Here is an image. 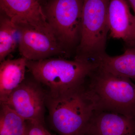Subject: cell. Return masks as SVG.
I'll list each match as a JSON object with an SVG mask.
<instances>
[{"label":"cell","mask_w":135,"mask_h":135,"mask_svg":"<svg viewBox=\"0 0 135 135\" xmlns=\"http://www.w3.org/2000/svg\"><path fill=\"white\" fill-rule=\"evenodd\" d=\"M46 107L50 127L59 135H86L90 121L97 111L85 84L64 94L52 95L47 92Z\"/></svg>","instance_id":"obj_1"},{"label":"cell","mask_w":135,"mask_h":135,"mask_svg":"<svg viewBox=\"0 0 135 135\" xmlns=\"http://www.w3.org/2000/svg\"><path fill=\"white\" fill-rule=\"evenodd\" d=\"M99 66L89 60L64 57L27 60V68L33 79L48 89L52 95L68 93L85 85L88 77Z\"/></svg>","instance_id":"obj_2"},{"label":"cell","mask_w":135,"mask_h":135,"mask_svg":"<svg viewBox=\"0 0 135 135\" xmlns=\"http://www.w3.org/2000/svg\"><path fill=\"white\" fill-rule=\"evenodd\" d=\"M85 87L93 98L97 111L135 118V84L130 79L98 66L88 77Z\"/></svg>","instance_id":"obj_3"},{"label":"cell","mask_w":135,"mask_h":135,"mask_svg":"<svg viewBox=\"0 0 135 135\" xmlns=\"http://www.w3.org/2000/svg\"><path fill=\"white\" fill-rule=\"evenodd\" d=\"M110 0H83L81 35L74 59L97 62L106 54Z\"/></svg>","instance_id":"obj_4"},{"label":"cell","mask_w":135,"mask_h":135,"mask_svg":"<svg viewBox=\"0 0 135 135\" xmlns=\"http://www.w3.org/2000/svg\"><path fill=\"white\" fill-rule=\"evenodd\" d=\"M83 0H48L44 11L53 35L70 57L75 56L81 35Z\"/></svg>","instance_id":"obj_5"},{"label":"cell","mask_w":135,"mask_h":135,"mask_svg":"<svg viewBox=\"0 0 135 135\" xmlns=\"http://www.w3.org/2000/svg\"><path fill=\"white\" fill-rule=\"evenodd\" d=\"M47 91L33 79L26 80L11 94L4 104L26 121L45 124Z\"/></svg>","instance_id":"obj_6"},{"label":"cell","mask_w":135,"mask_h":135,"mask_svg":"<svg viewBox=\"0 0 135 135\" xmlns=\"http://www.w3.org/2000/svg\"><path fill=\"white\" fill-rule=\"evenodd\" d=\"M0 9L17 27H30L55 38L39 0H0Z\"/></svg>","instance_id":"obj_7"},{"label":"cell","mask_w":135,"mask_h":135,"mask_svg":"<svg viewBox=\"0 0 135 135\" xmlns=\"http://www.w3.org/2000/svg\"><path fill=\"white\" fill-rule=\"evenodd\" d=\"M17 27L20 53L27 60L38 61L55 56L70 58L54 37L30 27Z\"/></svg>","instance_id":"obj_8"},{"label":"cell","mask_w":135,"mask_h":135,"mask_svg":"<svg viewBox=\"0 0 135 135\" xmlns=\"http://www.w3.org/2000/svg\"><path fill=\"white\" fill-rule=\"evenodd\" d=\"M126 0H110L108 18L110 36L135 48V17Z\"/></svg>","instance_id":"obj_9"},{"label":"cell","mask_w":135,"mask_h":135,"mask_svg":"<svg viewBox=\"0 0 135 135\" xmlns=\"http://www.w3.org/2000/svg\"><path fill=\"white\" fill-rule=\"evenodd\" d=\"M86 135H135V118L97 111L90 121Z\"/></svg>","instance_id":"obj_10"},{"label":"cell","mask_w":135,"mask_h":135,"mask_svg":"<svg viewBox=\"0 0 135 135\" xmlns=\"http://www.w3.org/2000/svg\"><path fill=\"white\" fill-rule=\"evenodd\" d=\"M27 60L22 57L7 59L0 65V102L4 103L9 95L25 79Z\"/></svg>","instance_id":"obj_11"},{"label":"cell","mask_w":135,"mask_h":135,"mask_svg":"<svg viewBox=\"0 0 135 135\" xmlns=\"http://www.w3.org/2000/svg\"><path fill=\"white\" fill-rule=\"evenodd\" d=\"M98 63L99 67L118 76L135 80V48L127 47L119 56L104 55Z\"/></svg>","instance_id":"obj_12"},{"label":"cell","mask_w":135,"mask_h":135,"mask_svg":"<svg viewBox=\"0 0 135 135\" xmlns=\"http://www.w3.org/2000/svg\"><path fill=\"white\" fill-rule=\"evenodd\" d=\"M26 121L7 105L1 104L0 135H26Z\"/></svg>","instance_id":"obj_13"},{"label":"cell","mask_w":135,"mask_h":135,"mask_svg":"<svg viewBox=\"0 0 135 135\" xmlns=\"http://www.w3.org/2000/svg\"><path fill=\"white\" fill-rule=\"evenodd\" d=\"M16 25L7 16L1 13L0 18V62L5 60L7 56L16 48Z\"/></svg>","instance_id":"obj_14"},{"label":"cell","mask_w":135,"mask_h":135,"mask_svg":"<svg viewBox=\"0 0 135 135\" xmlns=\"http://www.w3.org/2000/svg\"><path fill=\"white\" fill-rule=\"evenodd\" d=\"M26 135H53L46 128L45 124L26 121Z\"/></svg>","instance_id":"obj_15"},{"label":"cell","mask_w":135,"mask_h":135,"mask_svg":"<svg viewBox=\"0 0 135 135\" xmlns=\"http://www.w3.org/2000/svg\"><path fill=\"white\" fill-rule=\"evenodd\" d=\"M130 7L132 8L134 13V16L135 17V0H126Z\"/></svg>","instance_id":"obj_16"},{"label":"cell","mask_w":135,"mask_h":135,"mask_svg":"<svg viewBox=\"0 0 135 135\" xmlns=\"http://www.w3.org/2000/svg\"><path fill=\"white\" fill-rule=\"evenodd\" d=\"M39 1H40V2H41V1H48V0H39Z\"/></svg>","instance_id":"obj_17"}]
</instances>
